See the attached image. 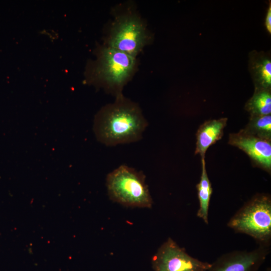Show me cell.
I'll use <instances>...</instances> for the list:
<instances>
[{"label":"cell","instance_id":"6da1fadb","mask_svg":"<svg viewBox=\"0 0 271 271\" xmlns=\"http://www.w3.org/2000/svg\"><path fill=\"white\" fill-rule=\"evenodd\" d=\"M148 126L139 105L122 95L97 112L93 131L100 143L113 147L140 141Z\"/></svg>","mask_w":271,"mask_h":271},{"label":"cell","instance_id":"7a4b0ae2","mask_svg":"<svg viewBox=\"0 0 271 271\" xmlns=\"http://www.w3.org/2000/svg\"><path fill=\"white\" fill-rule=\"evenodd\" d=\"M137 63L136 57L104 45L98 50L91 71L92 82L115 98L122 96Z\"/></svg>","mask_w":271,"mask_h":271},{"label":"cell","instance_id":"3957f363","mask_svg":"<svg viewBox=\"0 0 271 271\" xmlns=\"http://www.w3.org/2000/svg\"><path fill=\"white\" fill-rule=\"evenodd\" d=\"M227 225L237 233L252 237L259 245L269 247L271 241V197L257 193L230 219Z\"/></svg>","mask_w":271,"mask_h":271},{"label":"cell","instance_id":"277c9868","mask_svg":"<svg viewBox=\"0 0 271 271\" xmlns=\"http://www.w3.org/2000/svg\"><path fill=\"white\" fill-rule=\"evenodd\" d=\"M109 198L126 206L151 208L153 200L142 171L121 165L106 177Z\"/></svg>","mask_w":271,"mask_h":271},{"label":"cell","instance_id":"5b68a950","mask_svg":"<svg viewBox=\"0 0 271 271\" xmlns=\"http://www.w3.org/2000/svg\"><path fill=\"white\" fill-rule=\"evenodd\" d=\"M151 39L143 20L130 11L114 17L104 45L136 57Z\"/></svg>","mask_w":271,"mask_h":271},{"label":"cell","instance_id":"8992f818","mask_svg":"<svg viewBox=\"0 0 271 271\" xmlns=\"http://www.w3.org/2000/svg\"><path fill=\"white\" fill-rule=\"evenodd\" d=\"M152 263L154 271H207L211 265L191 256L171 238L158 249Z\"/></svg>","mask_w":271,"mask_h":271},{"label":"cell","instance_id":"52a82bcc","mask_svg":"<svg viewBox=\"0 0 271 271\" xmlns=\"http://www.w3.org/2000/svg\"><path fill=\"white\" fill-rule=\"evenodd\" d=\"M228 143L244 152L254 166L270 174L271 139L257 137L243 128L230 133Z\"/></svg>","mask_w":271,"mask_h":271},{"label":"cell","instance_id":"ba28073f","mask_svg":"<svg viewBox=\"0 0 271 271\" xmlns=\"http://www.w3.org/2000/svg\"><path fill=\"white\" fill-rule=\"evenodd\" d=\"M269 252V247L259 245L251 251L228 252L211 263L207 271H258Z\"/></svg>","mask_w":271,"mask_h":271},{"label":"cell","instance_id":"9c48e42d","mask_svg":"<svg viewBox=\"0 0 271 271\" xmlns=\"http://www.w3.org/2000/svg\"><path fill=\"white\" fill-rule=\"evenodd\" d=\"M248 71L254 89H271V57L268 52L252 50L248 54Z\"/></svg>","mask_w":271,"mask_h":271},{"label":"cell","instance_id":"30bf717a","mask_svg":"<svg viewBox=\"0 0 271 271\" xmlns=\"http://www.w3.org/2000/svg\"><path fill=\"white\" fill-rule=\"evenodd\" d=\"M227 121V117L210 119L199 126L196 134L195 155L205 159L207 149L222 139Z\"/></svg>","mask_w":271,"mask_h":271},{"label":"cell","instance_id":"8fae6325","mask_svg":"<svg viewBox=\"0 0 271 271\" xmlns=\"http://www.w3.org/2000/svg\"><path fill=\"white\" fill-rule=\"evenodd\" d=\"M201 167L200 180L196 185L199 203L197 216L202 219L206 224H208L209 222V208L213 189L207 175L205 159H201Z\"/></svg>","mask_w":271,"mask_h":271},{"label":"cell","instance_id":"7c38bea8","mask_svg":"<svg viewBox=\"0 0 271 271\" xmlns=\"http://www.w3.org/2000/svg\"><path fill=\"white\" fill-rule=\"evenodd\" d=\"M250 115L271 114V89H254L252 96L244 105Z\"/></svg>","mask_w":271,"mask_h":271},{"label":"cell","instance_id":"4fadbf2b","mask_svg":"<svg viewBox=\"0 0 271 271\" xmlns=\"http://www.w3.org/2000/svg\"><path fill=\"white\" fill-rule=\"evenodd\" d=\"M244 129L257 137L271 139V114L250 115Z\"/></svg>","mask_w":271,"mask_h":271},{"label":"cell","instance_id":"5bb4252c","mask_svg":"<svg viewBox=\"0 0 271 271\" xmlns=\"http://www.w3.org/2000/svg\"><path fill=\"white\" fill-rule=\"evenodd\" d=\"M265 26L267 32L271 34V5L270 1L267 9L265 17Z\"/></svg>","mask_w":271,"mask_h":271},{"label":"cell","instance_id":"9a60e30c","mask_svg":"<svg viewBox=\"0 0 271 271\" xmlns=\"http://www.w3.org/2000/svg\"><path fill=\"white\" fill-rule=\"evenodd\" d=\"M269 271H270V270L269 269Z\"/></svg>","mask_w":271,"mask_h":271}]
</instances>
